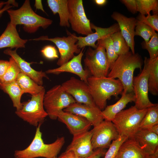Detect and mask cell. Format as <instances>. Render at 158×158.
Segmentation results:
<instances>
[{
	"instance_id": "obj_47",
	"label": "cell",
	"mask_w": 158,
	"mask_h": 158,
	"mask_svg": "<svg viewBox=\"0 0 158 158\" xmlns=\"http://www.w3.org/2000/svg\"><path fill=\"white\" fill-rule=\"evenodd\" d=\"M8 3V1L6 2L1 1L0 2V10L1 9L4 5H5Z\"/></svg>"
},
{
	"instance_id": "obj_39",
	"label": "cell",
	"mask_w": 158,
	"mask_h": 158,
	"mask_svg": "<svg viewBox=\"0 0 158 158\" xmlns=\"http://www.w3.org/2000/svg\"><path fill=\"white\" fill-rule=\"evenodd\" d=\"M120 1L132 13L135 14L138 12L136 0H121Z\"/></svg>"
},
{
	"instance_id": "obj_23",
	"label": "cell",
	"mask_w": 158,
	"mask_h": 158,
	"mask_svg": "<svg viewBox=\"0 0 158 158\" xmlns=\"http://www.w3.org/2000/svg\"><path fill=\"white\" fill-rule=\"evenodd\" d=\"M134 138L148 154L158 151V135L148 130L139 129Z\"/></svg>"
},
{
	"instance_id": "obj_2",
	"label": "cell",
	"mask_w": 158,
	"mask_h": 158,
	"mask_svg": "<svg viewBox=\"0 0 158 158\" xmlns=\"http://www.w3.org/2000/svg\"><path fill=\"white\" fill-rule=\"evenodd\" d=\"M89 91L96 106L101 110L106 107L107 100L111 96L116 97L122 94L123 85L118 79L107 77L90 76L87 80Z\"/></svg>"
},
{
	"instance_id": "obj_44",
	"label": "cell",
	"mask_w": 158,
	"mask_h": 158,
	"mask_svg": "<svg viewBox=\"0 0 158 158\" xmlns=\"http://www.w3.org/2000/svg\"><path fill=\"white\" fill-rule=\"evenodd\" d=\"M35 6L36 9H40L43 12H45L43 7L41 0H35Z\"/></svg>"
},
{
	"instance_id": "obj_41",
	"label": "cell",
	"mask_w": 158,
	"mask_h": 158,
	"mask_svg": "<svg viewBox=\"0 0 158 158\" xmlns=\"http://www.w3.org/2000/svg\"><path fill=\"white\" fill-rule=\"evenodd\" d=\"M9 65V61L0 60V78L4 75Z\"/></svg>"
},
{
	"instance_id": "obj_18",
	"label": "cell",
	"mask_w": 158,
	"mask_h": 158,
	"mask_svg": "<svg viewBox=\"0 0 158 158\" xmlns=\"http://www.w3.org/2000/svg\"><path fill=\"white\" fill-rule=\"evenodd\" d=\"M93 129L73 136L72 142L66 150L73 152L80 158H85L94 151L91 143Z\"/></svg>"
},
{
	"instance_id": "obj_3",
	"label": "cell",
	"mask_w": 158,
	"mask_h": 158,
	"mask_svg": "<svg viewBox=\"0 0 158 158\" xmlns=\"http://www.w3.org/2000/svg\"><path fill=\"white\" fill-rule=\"evenodd\" d=\"M42 124H39L37 127L34 138L28 146L24 150L15 151V158H52L57 157L65 143V138L63 137L58 138L52 143L45 144L40 130Z\"/></svg>"
},
{
	"instance_id": "obj_17",
	"label": "cell",
	"mask_w": 158,
	"mask_h": 158,
	"mask_svg": "<svg viewBox=\"0 0 158 158\" xmlns=\"http://www.w3.org/2000/svg\"><path fill=\"white\" fill-rule=\"evenodd\" d=\"M111 17L117 22L121 35L130 47L131 52L135 53L134 37L137 21L136 18L128 17L116 11L113 13Z\"/></svg>"
},
{
	"instance_id": "obj_16",
	"label": "cell",
	"mask_w": 158,
	"mask_h": 158,
	"mask_svg": "<svg viewBox=\"0 0 158 158\" xmlns=\"http://www.w3.org/2000/svg\"><path fill=\"white\" fill-rule=\"evenodd\" d=\"M58 120L66 125L73 136L89 130L92 125L85 118L63 110L57 115Z\"/></svg>"
},
{
	"instance_id": "obj_5",
	"label": "cell",
	"mask_w": 158,
	"mask_h": 158,
	"mask_svg": "<svg viewBox=\"0 0 158 158\" xmlns=\"http://www.w3.org/2000/svg\"><path fill=\"white\" fill-rule=\"evenodd\" d=\"M147 109H139L135 106H132L117 114L111 122L119 135L127 138H133L139 129L140 124Z\"/></svg>"
},
{
	"instance_id": "obj_46",
	"label": "cell",
	"mask_w": 158,
	"mask_h": 158,
	"mask_svg": "<svg viewBox=\"0 0 158 158\" xmlns=\"http://www.w3.org/2000/svg\"><path fill=\"white\" fill-rule=\"evenodd\" d=\"M106 0H95L94 1L96 4L99 6H102L105 5L107 3Z\"/></svg>"
},
{
	"instance_id": "obj_11",
	"label": "cell",
	"mask_w": 158,
	"mask_h": 158,
	"mask_svg": "<svg viewBox=\"0 0 158 158\" xmlns=\"http://www.w3.org/2000/svg\"><path fill=\"white\" fill-rule=\"evenodd\" d=\"M93 129L91 141L94 150L99 148L104 149L109 148L111 141L120 137L111 121L103 120Z\"/></svg>"
},
{
	"instance_id": "obj_35",
	"label": "cell",
	"mask_w": 158,
	"mask_h": 158,
	"mask_svg": "<svg viewBox=\"0 0 158 158\" xmlns=\"http://www.w3.org/2000/svg\"><path fill=\"white\" fill-rule=\"evenodd\" d=\"M141 45L142 49L148 51L150 59L158 57V34L155 32L148 43H146L143 41L141 43Z\"/></svg>"
},
{
	"instance_id": "obj_31",
	"label": "cell",
	"mask_w": 158,
	"mask_h": 158,
	"mask_svg": "<svg viewBox=\"0 0 158 158\" xmlns=\"http://www.w3.org/2000/svg\"><path fill=\"white\" fill-rule=\"evenodd\" d=\"M110 36L115 51L117 55L124 54L129 51L130 47L120 31L113 33Z\"/></svg>"
},
{
	"instance_id": "obj_30",
	"label": "cell",
	"mask_w": 158,
	"mask_h": 158,
	"mask_svg": "<svg viewBox=\"0 0 158 158\" xmlns=\"http://www.w3.org/2000/svg\"><path fill=\"white\" fill-rule=\"evenodd\" d=\"M10 65L4 75L0 78V85L9 84L16 81L21 71L16 61L11 57L9 58Z\"/></svg>"
},
{
	"instance_id": "obj_38",
	"label": "cell",
	"mask_w": 158,
	"mask_h": 158,
	"mask_svg": "<svg viewBox=\"0 0 158 158\" xmlns=\"http://www.w3.org/2000/svg\"><path fill=\"white\" fill-rule=\"evenodd\" d=\"M40 51L43 55L47 59L52 60L59 58L57 50L54 46L51 45L46 46Z\"/></svg>"
},
{
	"instance_id": "obj_15",
	"label": "cell",
	"mask_w": 158,
	"mask_h": 158,
	"mask_svg": "<svg viewBox=\"0 0 158 158\" xmlns=\"http://www.w3.org/2000/svg\"><path fill=\"white\" fill-rule=\"evenodd\" d=\"M84 49V48H82L80 53L77 56H74L68 62L58 68L49 69L45 73L46 74L55 75H58L63 72L72 73L78 76L80 80L87 84V79L90 75L87 70L84 69L82 64Z\"/></svg>"
},
{
	"instance_id": "obj_20",
	"label": "cell",
	"mask_w": 158,
	"mask_h": 158,
	"mask_svg": "<svg viewBox=\"0 0 158 158\" xmlns=\"http://www.w3.org/2000/svg\"><path fill=\"white\" fill-rule=\"evenodd\" d=\"M116 158H158V151L148 154L132 138L127 139L121 145Z\"/></svg>"
},
{
	"instance_id": "obj_27",
	"label": "cell",
	"mask_w": 158,
	"mask_h": 158,
	"mask_svg": "<svg viewBox=\"0 0 158 158\" xmlns=\"http://www.w3.org/2000/svg\"><path fill=\"white\" fill-rule=\"evenodd\" d=\"M16 82L24 93H28L35 95L45 89L42 85H40L30 77L21 73L17 77Z\"/></svg>"
},
{
	"instance_id": "obj_24",
	"label": "cell",
	"mask_w": 158,
	"mask_h": 158,
	"mask_svg": "<svg viewBox=\"0 0 158 158\" xmlns=\"http://www.w3.org/2000/svg\"><path fill=\"white\" fill-rule=\"evenodd\" d=\"M120 99L114 104L107 106L102 111L104 120L111 121L115 116L123 110L130 102H135V98L133 92L122 93Z\"/></svg>"
},
{
	"instance_id": "obj_22",
	"label": "cell",
	"mask_w": 158,
	"mask_h": 158,
	"mask_svg": "<svg viewBox=\"0 0 158 158\" xmlns=\"http://www.w3.org/2000/svg\"><path fill=\"white\" fill-rule=\"evenodd\" d=\"M16 26L10 22L8 23L5 30L0 36V49L25 48L28 40L20 37Z\"/></svg>"
},
{
	"instance_id": "obj_21",
	"label": "cell",
	"mask_w": 158,
	"mask_h": 158,
	"mask_svg": "<svg viewBox=\"0 0 158 158\" xmlns=\"http://www.w3.org/2000/svg\"><path fill=\"white\" fill-rule=\"evenodd\" d=\"M17 49L12 50L8 48L4 50V53L10 56L14 59L19 68L21 73L29 76L38 84L42 85L43 78L49 79L46 73L42 71H38L32 68L30 66V63L26 61L18 55L16 52Z\"/></svg>"
},
{
	"instance_id": "obj_13",
	"label": "cell",
	"mask_w": 158,
	"mask_h": 158,
	"mask_svg": "<svg viewBox=\"0 0 158 158\" xmlns=\"http://www.w3.org/2000/svg\"><path fill=\"white\" fill-rule=\"evenodd\" d=\"M64 91L71 95L76 102L97 106L90 93L88 85L84 81L72 77L61 85Z\"/></svg>"
},
{
	"instance_id": "obj_43",
	"label": "cell",
	"mask_w": 158,
	"mask_h": 158,
	"mask_svg": "<svg viewBox=\"0 0 158 158\" xmlns=\"http://www.w3.org/2000/svg\"><path fill=\"white\" fill-rule=\"evenodd\" d=\"M8 3L6 4L3 8L0 10V17L4 12L10 9L13 6L11 5V0H8Z\"/></svg>"
},
{
	"instance_id": "obj_42",
	"label": "cell",
	"mask_w": 158,
	"mask_h": 158,
	"mask_svg": "<svg viewBox=\"0 0 158 158\" xmlns=\"http://www.w3.org/2000/svg\"><path fill=\"white\" fill-rule=\"evenodd\" d=\"M58 158H80L77 155L72 151L67 150L62 153Z\"/></svg>"
},
{
	"instance_id": "obj_48",
	"label": "cell",
	"mask_w": 158,
	"mask_h": 158,
	"mask_svg": "<svg viewBox=\"0 0 158 158\" xmlns=\"http://www.w3.org/2000/svg\"><path fill=\"white\" fill-rule=\"evenodd\" d=\"M52 158H58V157H55Z\"/></svg>"
},
{
	"instance_id": "obj_4",
	"label": "cell",
	"mask_w": 158,
	"mask_h": 158,
	"mask_svg": "<svg viewBox=\"0 0 158 158\" xmlns=\"http://www.w3.org/2000/svg\"><path fill=\"white\" fill-rule=\"evenodd\" d=\"M6 11L9 15L11 24L16 26L23 25L24 30L30 33L35 32L40 27L45 29L53 22L51 20L36 14L31 8L29 0H25L18 9H10Z\"/></svg>"
},
{
	"instance_id": "obj_34",
	"label": "cell",
	"mask_w": 158,
	"mask_h": 158,
	"mask_svg": "<svg viewBox=\"0 0 158 158\" xmlns=\"http://www.w3.org/2000/svg\"><path fill=\"white\" fill-rule=\"evenodd\" d=\"M155 32L148 25L137 20L135 28V36L138 35L141 37L146 43H148Z\"/></svg>"
},
{
	"instance_id": "obj_25",
	"label": "cell",
	"mask_w": 158,
	"mask_h": 158,
	"mask_svg": "<svg viewBox=\"0 0 158 158\" xmlns=\"http://www.w3.org/2000/svg\"><path fill=\"white\" fill-rule=\"evenodd\" d=\"M144 65L148 71L149 92L153 95L158 94V57L153 59L145 57Z\"/></svg>"
},
{
	"instance_id": "obj_12",
	"label": "cell",
	"mask_w": 158,
	"mask_h": 158,
	"mask_svg": "<svg viewBox=\"0 0 158 158\" xmlns=\"http://www.w3.org/2000/svg\"><path fill=\"white\" fill-rule=\"evenodd\" d=\"M148 75V70L144 65L141 72L133 77V92L135 98L134 106L139 109H147L157 104L152 103L149 98Z\"/></svg>"
},
{
	"instance_id": "obj_10",
	"label": "cell",
	"mask_w": 158,
	"mask_h": 158,
	"mask_svg": "<svg viewBox=\"0 0 158 158\" xmlns=\"http://www.w3.org/2000/svg\"><path fill=\"white\" fill-rule=\"evenodd\" d=\"M68 21L72 30L87 36L93 32L85 14L82 0H68Z\"/></svg>"
},
{
	"instance_id": "obj_8",
	"label": "cell",
	"mask_w": 158,
	"mask_h": 158,
	"mask_svg": "<svg viewBox=\"0 0 158 158\" xmlns=\"http://www.w3.org/2000/svg\"><path fill=\"white\" fill-rule=\"evenodd\" d=\"M96 45V49L89 47L86 51L83 61L85 69L89 72L90 76L107 77L109 68L105 50L102 45Z\"/></svg>"
},
{
	"instance_id": "obj_6",
	"label": "cell",
	"mask_w": 158,
	"mask_h": 158,
	"mask_svg": "<svg viewBox=\"0 0 158 158\" xmlns=\"http://www.w3.org/2000/svg\"><path fill=\"white\" fill-rule=\"evenodd\" d=\"M45 90L38 94L32 95L31 99L22 103V107L15 113L19 117L30 124L37 127L42 124L48 116L43 105V98Z\"/></svg>"
},
{
	"instance_id": "obj_7",
	"label": "cell",
	"mask_w": 158,
	"mask_h": 158,
	"mask_svg": "<svg viewBox=\"0 0 158 158\" xmlns=\"http://www.w3.org/2000/svg\"><path fill=\"white\" fill-rule=\"evenodd\" d=\"M73 98L63 90L61 85L54 86L45 93L43 105L48 116L52 120L56 119L58 113L75 102Z\"/></svg>"
},
{
	"instance_id": "obj_45",
	"label": "cell",
	"mask_w": 158,
	"mask_h": 158,
	"mask_svg": "<svg viewBox=\"0 0 158 158\" xmlns=\"http://www.w3.org/2000/svg\"><path fill=\"white\" fill-rule=\"evenodd\" d=\"M148 130L158 135V124H156L152 126Z\"/></svg>"
},
{
	"instance_id": "obj_36",
	"label": "cell",
	"mask_w": 158,
	"mask_h": 158,
	"mask_svg": "<svg viewBox=\"0 0 158 158\" xmlns=\"http://www.w3.org/2000/svg\"><path fill=\"white\" fill-rule=\"evenodd\" d=\"M127 139L125 137L120 136L118 139L113 140L104 158H116L120 146Z\"/></svg>"
},
{
	"instance_id": "obj_1",
	"label": "cell",
	"mask_w": 158,
	"mask_h": 158,
	"mask_svg": "<svg viewBox=\"0 0 158 158\" xmlns=\"http://www.w3.org/2000/svg\"><path fill=\"white\" fill-rule=\"evenodd\" d=\"M143 63L141 57L138 53L133 54L129 51L118 56L110 67L107 77L117 78L120 81L123 87V93H133V80L134 72L136 68H139L141 71Z\"/></svg>"
},
{
	"instance_id": "obj_33",
	"label": "cell",
	"mask_w": 158,
	"mask_h": 158,
	"mask_svg": "<svg viewBox=\"0 0 158 158\" xmlns=\"http://www.w3.org/2000/svg\"><path fill=\"white\" fill-rule=\"evenodd\" d=\"M136 2L137 12L140 14L148 15L152 11L154 14H158L157 0H136Z\"/></svg>"
},
{
	"instance_id": "obj_40",
	"label": "cell",
	"mask_w": 158,
	"mask_h": 158,
	"mask_svg": "<svg viewBox=\"0 0 158 158\" xmlns=\"http://www.w3.org/2000/svg\"><path fill=\"white\" fill-rule=\"evenodd\" d=\"M106 152L104 149H97L94 150L91 154L85 158H100L105 155Z\"/></svg>"
},
{
	"instance_id": "obj_26",
	"label": "cell",
	"mask_w": 158,
	"mask_h": 158,
	"mask_svg": "<svg viewBox=\"0 0 158 158\" xmlns=\"http://www.w3.org/2000/svg\"><path fill=\"white\" fill-rule=\"evenodd\" d=\"M47 2L53 14H59L60 26L69 27L70 25L68 21V0H47Z\"/></svg>"
},
{
	"instance_id": "obj_32",
	"label": "cell",
	"mask_w": 158,
	"mask_h": 158,
	"mask_svg": "<svg viewBox=\"0 0 158 158\" xmlns=\"http://www.w3.org/2000/svg\"><path fill=\"white\" fill-rule=\"evenodd\" d=\"M96 44L100 45L104 48L110 68L118 56L115 51L110 36L98 40Z\"/></svg>"
},
{
	"instance_id": "obj_37",
	"label": "cell",
	"mask_w": 158,
	"mask_h": 158,
	"mask_svg": "<svg viewBox=\"0 0 158 158\" xmlns=\"http://www.w3.org/2000/svg\"><path fill=\"white\" fill-rule=\"evenodd\" d=\"M136 19L148 25L155 31H158V14L151 15L150 14L145 16L139 13Z\"/></svg>"
},
{
	"instance_id": "obj_29",
	"label": "cell",
	"mask_w": 158,
	"mask_h": 158,
	"mask_svg": "<svg viewBox=\"0 0 158 158\" xmlns=\"http://www.w3.org/2000/svg\"><path fill=\"white\" fill-rule=\"evenodd\" d=\"M158 124V104L148 108L146 114L140 124L139 129L148 130L152 126Z\"/></svg>"
},
{
	"instance_id": "obj_19",
	"label": "cell",
	"mask_w": 158,
	"mask_h": 158,
	"mask_svg": "<svg viewBox=\"0 0 158 158\" xmlns=\"http://www.w3.org/2000/svg\"><path fill=\"white\" fill-rule=\"evenodd\" d=\"M63 110L85 118L91 123L94 127L98 126L104 120L102 111L97 106H91L75 102Z\"/></svg>"
},
{
	"instance_id": "obj_28",
	"label": "cell",
	"mask_w": 158,
	"mask_h": 158,
	"mask_svg": "<svg viewBox=\"0 0 158 158\" xmlns=\"http://www.w3.org/2000/svg\"><path fill=\"white\" fill-rule=\"evenodd\" d=\"M0 88L8 94L11 99L14 107L16 110L20 109L22 107L21 98L24 92L16 81L5 85H0Z\"/></svg>"
},
{
	"instance_id": "obj_9",
	"label": "cell",
	"mask_w": 158,
	"mask_h": 158,
	"mask_svg": "<svg viewBox=\"0 0 158 158\" xmlns=\"http://www.w3.org/2000/svg\"><path fill=\"white\" fill-rule=\"evenodd\" d=\"M67 32L68 35L67 37L49 38L47 36H42L29 40H48L53 42L58 48L60 54L57 64L60 66L71 59L74 56V53L78 54L81 51L76 44L78 40L76 35L68 31Z\"/></svg>"
},
{
	"instance_id": "obj_14",
	"label": "cell",
	"mask_w": 158,
	"mask_h": 158,
	"mask_svg": "<svg viewBox=\"0 0 158 158\" xmlns=\"http://www.w3.org/2000/svg\"><path fill=\"white\" fill-rule=\"evenodd\" d=\"M91 28L95 30V32L85 37H75L78 40L76 44L80 49L84 48L86 46L96 49L97 46L95 42L98 40L106 37L111 36L113 33L120 31L119 26L117 23H115L107 28H102L97 26L92 23H90Z\"/></svg>"
}]
</instances>
